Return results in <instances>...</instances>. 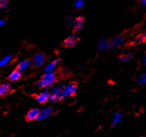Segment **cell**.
I'll list each match as a JSON object with an SVG mask.
<instances>
[{
  "label": "cell",
  "mask_w": 146,
  "mask_h": 137,
  "mask_svg": "<svg viewBox=\"0 0 146 137\" xmlns=\"http://www.w3.org/2000/svg\"><path fill=\"white\" fill-rule=\"evenodd\" d=\"M56 82V76L54 73H46L43 75L37 85L41 88H47L54 84Z\"/></svg>",
  "instance_id": "1"
},
{
  "label": "cell",
  "mask_w": 146,
  "mask_h": 137,
  "mask_svg": "<svg viewBox=\"0 0 146 137\" xmlns=\"http://www.w3.org/2000/svg\"><path fill=\"white\" fill-rule=\"evenodd\" d=\"M77 90H78V87H77L76 84L71 82L63 86L62 88H61V93L63 97L72 96L77 92Z\"/></svg>",
  "instance_id": "2"
},
{
  "label": "cell",
  "mask_w": 146,
  "mask_h": 137,
  "mask_svg": "<svg viewBox=\"0 0 146 137\" xmlns=\"http://www.w3.org/2000/svg\"><path fill=\"white\" fill-rule=\"evenodd\" d=\"M54 113V109L52 108V107L51 106H48V107H44V109L41 110V111L39 112L38 118V121H43L44 119H48V117L51 116Z\"/></svg>",
  "instance_id": "3"
},
{
  "label": "cell",
  "mask_w": 146,
  "mask_h": 137,
  "mask_svg": "<svg viewBox=\"0 0 146 137\" xmlns=\"http://www.w3.org/2000/svg\"><path fill=\"white\" fill-rule=\"evenodd\" d=\"M46 55L43 53H37L36 55H34L33 58V66L36 67H40L45 63Z\"/></svg>",
  "instance_id": "4"
},
{
  "label": "cell",
  "mask_w": 146,
  "mask_h": 137,
  "mask_svg": "<svg viewBox=\"0 0 146 137\" xmlns=\"http://www.w3.org/2000/svg\"><path fill=\"white\" fill-rule=\"evenodd\" d=\"M63 98L61 89L57 87H54L51 89V92L50 93V100L53 102H57Z\"/></svg>",
  "instance_id": "5"
},
{
  "label": "cell",
  "mask_w": 146,
  "mask_h": 137,
  "mask_svg": "<svg viewBox=\"0 0 146 137\" xmlns=\"http://www.w3.org/2000/svg\"><path fill=\"white\" fill-rule=\"evenodd\" d=\"M124 38L122 36H117V37L113 38L110 42L111 47L113 48H117L121 47L124 44Z\"/></svg>",
  "instance_id": "6"
},
{
  "label": "cell",
  "mask_w": 146,
  "mask_h": 137,
  "mask_svg": "<svg viewBox=\"0 0 146 137\" xmlns=\"http://www.w3.org/2000/svg\"><path fill=\"white\" fill-rule=\"evenodd\" d=\"M50 99V93H48L46 91L41 92V93L38 94V95L36 96V101L38 103H45L48 101Z\"/></svg>",
  "instance_id": "7"
},
{
  "label": "cell",
  "mask_w": 146,
  "mask_h": 137,
  "mask_svg": "<svg viewBox=\"0 0 146 137\" xmlns=\"http://www.w3.org/2000/svg\"><path fill=\"white\" fill-rule=\"evenodd\" d=\"M78 41V38L75 36H70L64 40L63 45L65 47H73L75 46Z\"/></svg>",
  "instance_id": "8"
},
{
  "label": "cell",
  "mask_w": 146,
  "mask_h": 137,
  "mask_svg": "<svg viewBox=\"0 0 146 137\" xmlns=\"http://www.w3.org/2000/svg\"><path fill=\"white\" fill-rule=\"evenodd\" d=\"M39 110L37 108H33V109L30 110L26 115L27 121H34L38 120L39 115Z\"/></svg>",
  "instance_id": "9"
},
{
  "label": "cell",
  "mask_w": 146,
  "mask_h": 137,
  "mask_svg": "<svg viewBox=\"0 0 146 137\" xmlns=\"http://www.w3.org/2000/svg\"><path fill=\"white\" fill-rule=\"evenodd\" d=\"M84 22L85 19L82 17H78V18H76L74 28H73V31L75 32V33H78V32L80 31L82 26L84 25Z\"/></svg>",
  "instance_id": "10"
},
{
  "label": "cell",
  "mask_w": 146,
  "mask_h": 137,
  "mask_svg": "<svg viewBox=\"0 0 146 137\" xmlns=\"http://www.w3.org/2000/svg\"><path fill=\"white\" fill-rule=\"evenodd\" d=\"M12 86L9 83H5V84H1L0 86V95L1 96H5V95L11 92Z\"/></svg>",
  "instance_id": "11"
},
{
  "label": "cell",
  "mask_w": 146,
  "mask_h": 137,
  "mask_svg": "<svg viewBox=\"0 0 146 137\" xmlns=\"http://www.w3.org/2000/svg\"><path fill=\"white\" fill-rule=\"evenodd\" d=\"M20 76H21V72L18 69H15V70H14L13 72L10 73V74L8 76V79L10 81L14 82L16 81V80H18Z\"/></svg>",
  "instance_id": "12"
},
{
  "label": "cell",
  "mask_w": 146,
  "mask_h": 137,
  "mask_svg": "<svg viewBox=\"0 0 146 137\" xmlns=\"http://www.w3.org/2000/svg\"><path fill=\"white\" fill-rule=\"evenodd\" d=\"M29 64H30V61H28V60L27 59L22 60V61L19 63L18 65H17V69L20 70V72H21V71H24L25 69H26V68H28Z\"/></svg>",
  "instance_id": "13"
},
{
  "label": "cell",
  "mask_w": 146,
  "mask_h": 137,
  "mask_svg": "<svg viewBox=\"0 0 146 137\" xmlns=\"http://www.w3.org/2000/svg\"><path fill=\"white\" fill-rule=\"evenodd\" d=\"M56 64L53 61V62L49 63L48 64H47L46 66L44 68V72L46 73H54V72L56 69Z\"/></svg>",
  "instance_id": "14"
},
{
  "label": "cell",
  "mask_w": 146,
  "mask_h": 137,
  "mask_svg": "<svg viewBox=\"0 0 146 137\" xmlns=\"http://www.w3.org/2000/svg\"><path fill=\"white\" fill-rule=\"evenodd\" d=\"M110 45V43L108 42L106 40H101L99 43H98V48L99 50H105L106 48H108V47Z\"/></svg>",
  "instance_id": "15"
},
{
  "label": "cell",
  "mask_w": 146,
  "mask_h": 137,
  "mask_svg": "<svg viewBox=\"0 0 146 137\" xmlns=\"http://www.w3.org/2000/svg\"><path fill=\"white\" fill-rule=\"evenodd\" d=\"M121 113H116L114 114V116H113V121H112V123L111 125L112 126H116L117 124H118L120 121H121Z\"/></svg>",
  "instance_id": "16"
},
{
  "label": "cell",
  "mask_w": 146,
  "mask_h": 137,
  "mask_svg": "<svg viewBox=\"0 0 146 137\" xmlns=\"http://www.w3.org/2000/svg\"><path fill=\"white\" fill-rule=\"evenodd\" d=\"M132 55L131 53H126V54H123L120 56L119 60L121 62H126V61H128L130 59H132Z\"/></svg>",
  "instance_id": "17"
},
{
  "label": "cell",
  "mask_w": 146,
  "mask_h": 137,
  "mask_svg": "<svg viewBox=\"0 0 146 137\" xmlns=\"http://www.w3.org/2000/svg\"><path fill=\"white\" fill-rule=\"evenodd\" d=\"M145 42H146V33H142L136 38V43H142Z\"/></svg>",
  "instance_id": "18"
},
{
  "label": "cell",
  "mask_w": 146,
  "mask_h": 137,
  "mask_svg": "<svg viewBox=\"0 0 146 137\" xmlns=\"http://www.w3.org/2000/svg\"><path fill=\"white\" fill-rule=\"evenodd\" d=\"M138 84L140 85H144L146 84V73L143 74L141 76H140L138 77Z\"/></svg>",
  "instance_id": "19"
},
{
  "label": "cell",
  "mask_w": 146,
  "mask_h": 137,
  "mask_svg": "<svg viewBox=\"0 0 146 137\" xmlns=\"http://www.w3.org/2000/svg\"><path fill=\"white\" fill-rule=\"evenodd\" d=\"M85 4L84 0H76L75 2V7L78 9H81L82 7H83Z\"/></svg>",
  "instance_id": "20"
},
{
  "label": "cell",
  "mask_w": 146,
  "mask_h": 137,
  "mask_svg": "<svg viewBox=\"0 0 146 137\" xmlns=\"http://www.w3.org/2000/svg\"><path fill=\"white\" fill-rule=\"evenodd\" d=\"M12 58V56H5V58H4L1 61V62H0V65L2 66V67H3V66L6 65L7 64H8L9 63V61H10V59H11Z\"/></svg>",
  "instance_id": "21"
},
{
  "label": "cell",
  "mask_w": 146,
  "mask_h": 137,
  "mask_svg": "<svg viewBox=\"0 0 146 137\" xmlns=\"http://www.w3.org/2000/svg\"><path fill=\"white\" fill-rule=\"evenodd\" d=\"M76 19H74L72 17H69L66 19V23L68 25H75Z\"/></svg>",
  "instance_id": "22"
},
{
  "label": "cell",
  "mask_w": 146,
  "mask_h": 137,
  "mask_svg": "<svg viewBox=\"0 0 146 137\" xmlns=\"http://www.w3.org/2000/svg\"><path fill=\"white\" fill-rule=\"evenodd\" d=\"M7 5V0H0V9H1V10H4L5 9H6Z\"/></svg>",
  "instance_id": "23"
},
{
  "label": "cell",
  "mask_w": 146,
  "mask_h": 137,
  "mask_svg": "<svg viewBox=\"0 0 146 137\" xmlns=\"http://www.w3.org/2000/svg\"><path fill=\"white\" fill-rule=\"evenodd\" d=\"M70 70L67 68H62V70H61V74L63 76H68V75H70Z\"/></svg>",
  "instance_id": "24"
},
{
  "label": "cell",
  "mask_w": 146,
  "mask_h": 137,
  "mask_svg": "<svg viewBox=\"0 0 146 137\" xmlns=\"http://www.w3.org/2000/svg\"><path fill=\"white\" fill-rule=\"evenodd\" d=\"M140 4L142 5H143V6H146V0H141Z\"/></svg>",
  "instance_id": "25"
},
{
  "label": "cell",
  "mask_w": 146,
  "mask_h": 137,
  "mask_svg": "<svg viewBox=\"0 0 146 137\" xmlns=\"http://www.w3.org/2000/svg\"><path fill=\"white\" fill-rule=\"evenodd\" d=\"M143 64H144V65L146 66V53H145V54L144 57H143Z\"/></svg>",
  "instance_id": "26"
},
{
  "label": "cell",
  "mask_w": 146,
  "mask_h": 137,
  "mask_svg": "<svg viewBox=\"0 0 146 137\" xmlns=\"http://www.w3.org/2000/svg\"><path fill=\"white\" fill-rule=\"evenodd\" d=\"M5 23V20H2L0 21V25H1V26H2V25H3Z\"/></svg>",
  "instance_id": "27"
},
{
  "label": "cell",
  "mask_w": 146,
  "mask_h": 137,
  "mask_svg": "<svg viewBox=\"0 0 146 137\" xmlns=\"http://www.w3.org/2000/svg\"><path fill=\"white\" fill-rule=\"evenodd\" d=\"M54 61V62L56 63V64H57V63H59V61H60V59H55Z\"/></svg>",
  "instance_id": "28"
}]
</instances>
